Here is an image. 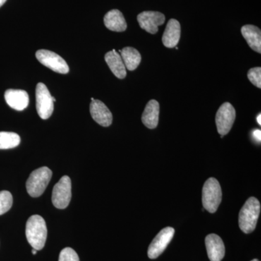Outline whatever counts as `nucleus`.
Listing matches in <instances>:
<instances>
[{
    "label": "nucleus",
    "mask_w": 261,
    "mask_h": 261,
    "mask_svg": "<svg viewBox=\"0 0 261 261\" xmlns=\"http://www.w3.org/2000/svg\"><path fill=\"white\" fill-rule=\"evenodd\" d=\"M25 235L33 248L42 250L45 245L47 237V225L42 216L34 215L29 218L25 226Z\"/></svg>",
    "instance_id": "nucleus-1"
},
{
    "label": "nucleus",
    "mask_w": 261,
    "mask_h": 261,
    "mask_svg": "<svg viewBox=\"0 0 261 261\" xmlns=\"http://www.w3.org/2000/svg\"><path fill=\"white\" fill-rule=\"evenodd\" d=\"M260 213V202L255 197H250L239 215V226L244 233H250L255 229Z\"/></svg>",
    "instance_id": "nucleus-2"
},
{
    "label": "nucleus",
    "mask_w": 261,
    "mask_h": 261,
    "mask_svg": "<svg viewBox=\"0 0 261 261\" xmlns=\"http://www.w3.org/2000/svg\"><path fill=\"white\" fill-rule=\"evenodd\" d=\"M202 200L204 209L211 214L216 212L222 200V191L217 179L210 178L205 182L202 188Z\"/></svg>",
    "instance_id": "nucleus-3"
},
{
    "label": "nucleus",
    "mask_w": 261,
    "mask_h": 261,
    "mask_svg": "<svg viewBox=\"0 0 261 261\" xmlns=\"http://www.w3.org/2000/svg\"><path fill=\"white\" fill-rule=\"evenodd\" d=\"M53 172L49 168H38L31 173L27 181V190L32 197H38L44 193L50 181Z\"/></svg>",
    "instance_id": "nucleus-4"
},
{
    "label": "nucleus",
    "mask_w": 261,
    "mask_h": 261,
    "mask_svg": "<svg viewBox=\"0 0 261 261\" xmlns=\"http://www.w3.org/2000/svg\"><path fill=\"white\" fill-rule=\"evenodd\" d=\"M45 84L39 83L36 88V108L39 117L48 119L54 111V100Z\"/></svg>",
    "instance_id": "nucleus-5"
},
{
    "label": "nucleus",
    "mask_w": 261,
    "mask_h": 261,
    "mask_svg": "<svg viewBox=\"0 0 261 261\" xmlns=\"http://www.w3.org/2000/svg\"><path fill=\"white\" fill-rule=\"evenodd\" d=\"M71 196V180L69 176H63L53 188V204L57 208H66L69 205Z\"/></svg>",
    "instance_id": "nucleus-6"
},
{
    "label": "nucleus",
    "mask_w": 261,
    "mask_h": 261,
    "mask_svg": "<svg viewBox=\"0 0 261 261\" xmlns=\"http://www.w3.org/2000/svg\"><path fill=\"white\" fill-rule=\"evenodd\" d=\"M36 57L42 65L53 71L62 74H66L69 72V67L66 62L54 51L39 49L36 53Z\"/></svg>",
    "instance_id": "nucleus-7"
},
{
    "label": "nucleus",
    "mask_w": 261,
    "mask_h": 261,
    "mask_svg": "<svg viewBox=\"0 0 261 261\" xmlns=\"http://www.w3.org/2000/svg\"><path fill=\"white\" fill-rule=\"evenodd\" d=\"M236 118V111L232 105L225 102L221 105L216 113V123L218 132L221 136L227 135L232 128Z\"/></svg>",
    "instance_id": "nucleus-8"
},
{
    "label": "nucleus",
    "mask_w": 261,
    "mask_h": 261,
    "mask_svg": "<svg viewBox=\"0 0 261 261\" xmlns=\"http://www.w3.org/2000/svg\"><path fill=\"white\" fill-rule=\"evenodd\" d=\"M174 233L175 230L172 227L163 228L149 246L147 255L149 258L155 259L159 257L166 250L168 244L171 243Z\"/></svg>",
    "instance_id": "nucleus-9"
},
{
    "label": "nucleus",
    "mask_w": 261,
    "mask_h": 261,
    "mask_svg": "<svg viewBox=\"0 0 261 261\" xmlns=\"http://www.w3.org/2000/svg\"><path fill=\"white\" fill-rule=\"evenodd\" d=\"M137 20L141 28L149 34H155L159 32V25L165 23L166 17L160 12L145 11L138 15Z\"/></svg>",
    "instance_id": "nucleus-10"
},
{
    "label": "nucleus",
    "mask_w": 261,
    "mask_h": 261,
    "mask_svg": "<svg viewBox=\"0 0 261 261\" xmlns=\"http://www.w3.org/2000/svg\"><path fill=\"white\" fill-rule=\"evenodd\" d=\"M90 113L94 121L104 127L111 126L113 115L107 106L98 99H94L90 104Z\"/></svg>",
    "instance_id": "nucleus-11"
},
{
    "label": "nucleus",
    "mask_w": 261,
    "mask_h": 261,
    "mask_svg": "<svg viewBox=\"0 0 261 261\" xmlns=\"http://www.w3.org/2000/svg\"><path fill=\"white\" fill-rule=\"evenodd\" d=\"M205 247L211 261H221L225 255L224 242L217 234L211 233L205 238Z\"/></svg>",
    "instance_id": "nucleus-12"
},
{
    "label": "nucleus",
    "mask_w": 261,
    "mask_h": 261,
    "mask_svg": "<svg viewBox=\"0 0 261 261\" xmlns=\"http://www.w3.org/2000/svg\"><path fill=\"white\" fill-rule=\"evenodd\" d=\"M5 99L8 106L16 111H23L29 106V94L21 89H8L5 93Z\"/></svg>",
    "instance_id": "nucleus-13"
},
{
    "label": "nucleus",
    "mask_w": 261,
    "mask_h": 261,
    "mask_svg": "<svg viewBox=\"0 0 261 261\" xmlns=\"http://www.w3.org/2000/svg\"><path fill=\"white\" fill-rule=\"evenodd\" d=\"M181 37V25L176 19H171L168 22L166 30L163 33L162 41L165 47H176Z\"/></svg>",
    "instance_id": "nucleus-14"
},
{
    "label": "nucleus",
    "mask_w": 261,
    "mask_h": 261,
    "mask_svg": "<svg viewBox=\"0 0 261 261\" xmlns=\"http://www.w3.org/2000/svg\"><path fill=\"white\" fill-rule=\"evenodd\" d=\"M105 60L109 66L110 69L117 78L123 80L126 76V66L123 63L121 55L118 51L115 49L108 51L105 56Z\"/></svg>",
    "instance_id": "nucleus-15"
},
{
    "label": "nucleus",
    "mask_w": 261,
    "mask_h": 261,
    "mask_svg": "<svg viewBox=\"0 0 261 261\" xmlns=\"http://www.w3.org/2000/svg\"><path fill=\"white\" fill-rule=\"evenodd\" d=\"M160 105L158 101L152 99L147 103L142 116V121L146 127L154 129L159 125Z\"/></svg>",
    "instance_id": "nucleus-16"
},
{
    "label": "nucleus",
    "mask_w": 261,
    "mask_h": 261,
    "mask_svg": "<svg viewBox=\"0 0 261 261\" xmlns=\"http://www.w3.org/2000/svg\"><path fill=\"white\" fill-rule=\"evenodd\" d=\"M105 25L113 32H124L127 29L126 20L123 13L118 10L108 12L104 17Z\"/></svg>",
    "instance_id": "nucleus-17"
},
{
    "label": "nucleus",
    "mask_w": 261,
    "mask_h": 261,
    "mask_svg": "<svg viewBox=\"0 0 261 261\" xmlns=\"http://www.w3.org/2000/svg\"><path fill=\"white\" fill-rule=\"evenodd\" d=\"M242 34L252 49L261 53V32L258 27L253 25H245L241 29Z\"/></svg>",
    "instance_id": "nucleus-18"
},
{
    "label": "nucleus",
    "mask_w": 261,
    "mask_h": 261,
    "mask_svg": "<svg viewBox=\"0 0 261 261\" xmlns=\"http://www.w3.org/2000/svg\"><path fill=\"white\" fill-rule=\"evenodd\" d=\"M121 53L122 60L126 66V69L135 70L140 65L142 61L140 53L135 48L127 47L123 48Z\"/></svg>",
    "instance_id": "nucleus-19"
},
{
    "label": "nucleus",
    "mask_w": 261,
    "mask_h": 261,
    "mask_svg": "<svg viewBox=\"0 0 261 261\" xmlns=\"http://www.w3.org/2000/svg\"><path fill=\"white\" fill-rule=\"evenodd\" d=\"M20 143V136L14 132H0V149L14 148Z\"/></svg>",
    "instance_id": "nucleus-20"
},
{
    "label": "nucleus",
    "mask_w": 261,
    "mask_h": 261,
    "mask_svg": "<svg viewBox=\"0 0 261 261\" xmlns=\"http://www.w3.org/2000/svg\"><path fill=\"white\" fill-rule=\"evenodd\" d=\"M13 196L8 191L0 192V216L8 212L13 205Z\"/></svg>",
    "instance_id": "nucleus-21"
},
{
    "label": "nucleus",
    "mask_w": 261,
    "mask_h": 261,
    "mask_svg": "<svg viewBox=\"0 0 261 261\" xmlns=\"http://www.w3.org/2000/svg\"><path fill=\"white\" fill-rule=\"evenodd\" d=\"M247 77L252 84L257 87V88H261V68H252L247 73Z\"/></svg>",
    "instance_id": "nucleus-22"
},
{
    "label": "nucleus",
    "mask_w": 261,
    "mask_h": 261,
    "mask_svg": "<svg viewBox=\"0 0 261 261\" xmlns=\"http://www.w3.org/2000/svg\"><path fill=\"white\" fill-rule=\"evenodd\" d=\"M59 261H80L78 254L70 247L62 250L59 255Z\"/></svg>",
    "instance_id": "nucleus-23"
},
{
    "label": "nucleus",
    "mask_w": 261,
    "mask_h": 261,
    "mask_svg": "<svg viewBox=\"0 0 261 261\" xmlns=\"http://www.w3.org/2000/svg\"><path fill=\"white\" fill-rule=\"evenodd\" d=\"M252 136H253V138L255 139L257 142H260L261 132L260 129L254 130L253 132H252Z\"/></svg>",
    "instance_id": "nucleus-24"
},
{
    "label": "nucleus",
    "mask_w": 261,
    "mask_h": 261,
    "mask_svg": "<svg viewBox=\"0 0 261 261\" xmlns=\"http://www.w3.org/2000/svg\"><path fill=\"white\" fill-rule=\"evenodd\" d=\"M260 118H261V115L259 114V116H257V123H259V125H261Z\"/></svg>",
    "instance_id": "nucleus-25"
},
{
    "label": "nucleus",
    "mask_w": 261,
    "mask_h": 261,
    "mask_svg": "<svg viewBox=\"0 0 261 261\" xmlns=\"http://www.w3.org/2000/svg\"><path fill=\"white\" fill-rule=\"evenodd\" d=\"M7 0H0V8H1V7L5 4V2Z\"/></svg>",
    "instance_id": "nucleus-26"
},
{
    "label": "nucleus",
    "mask_w": 261,
    "mask_h": 261,
    "mask_svg": "<svg viewBox=\"0 0 261 261\" xmlns=\"http://www.w3.org/2000/svg\"><path fill=\"white\" fill-rule=\"evenodd\" d=\"M37 250H35V249L33 248L32 253L34 254V255H36V254H37Z\"/></svg>",
    "instance_id": "nucleus-27"
},
{
    "label": "nucleus",
    "mask_w": 261,
    "mask_h": 261,
    "mask_svg": "<svg viewBox=\"0 0 261 261\" xmlns=\"http://www.w3.org/2000/svg\"><path fill=\"white\" fill-rule=\"evenodd\" d=\"M251 261H260V260H257V259H253V260H252Z\"/></svg>",
    "instance_id": "nucleus-28"
}]
</instances>
